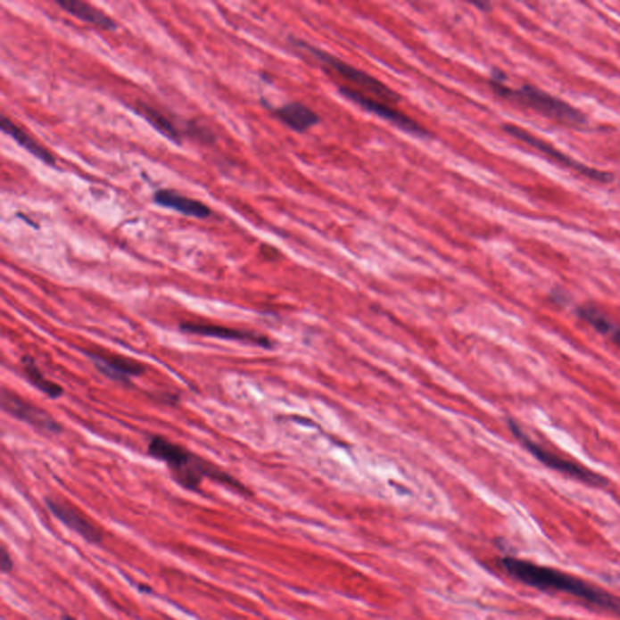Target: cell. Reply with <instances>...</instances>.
Wrapping results in <instances>:
<instances>
[{"instance_id":"cell-1","label":"cell","mask_w":620,"mask_h":620,"mask_svg":"<svg viewBox=\"0 0 620 620\" xmlns=\"http://www.w3.org/2000/svg\"><path fill=\"white\" fill-rule=\"evenodd\" d=\"M500 565L503 569H506L508 575L531 588L544 591L564 592L582 599L592 608L620 616L619 596L603 591L602 588L575 575L511 557L500 558Z\"/></svg>"},{"instance_id":"cell-2","label":"cell","mask_w":620,"mask_h":620,"mask_svg":"<svg viewBox=\"0 0 620 620\" xmlns=\"http://www.w3.org/2000/svg\"><path fill=\"white\" fill-rule=\"evenodd\" d=\"M148 455L152 459L166 464L172 479L182 489L198 491L203 480L210 479L228 487L234 492L247 496L250 491L236 477L215 466V464L196 456L192 451L161 435H155L148 443Z\"/></svg>"},{"instance_id":"cell-3","label":"cell","mask_w":620,"mask_h":620,"mask_svg":"<svg viewBox=\"0 0 620 620\" xmlns=\"http://www.w3.org/2000/svg\"><path fill=\"white\" fill-rule=\"evenodd\" d=\"M289 42L297 50L307 53L311 59L317 61L324 72L335 80L336 86L340 84V86L351 87L366 96L377 98V100L391 103L393 106L401 103V96L395 90L366 70L351 66L340 57L332 55L320 47L311 45L306 40L290 37Z\"/></svg>"},{"instance_id":"cell-4","label":"cell","mask_w":620,"mask_h":620,"mask_svg":"<svg viewBox=\"0 0 620 620\" xmlns=\"http://www.w3.org/2000/svg\"><path fill=\"white\" fill-rule=\"evenodd\" d=\"M507 80V74L503 70H492L489 79L491 90L504 100L530 108L543 117L560 121L569 127H584L588 124V117L582 111L561 98L552 96L532 86H523L518 89H513L508 86Z\"/></svg>"},{"instance_id":"cell-5","label":"cell","mask_w":620,"mask_h":620,"mask_svg":"<svg viewBox=\"0 0 620 620\" xmlns=\"http://www.w3.org/2000/svg\"><path fill=\"white\" fill-rule=\"evenodd\" d=\"M509 428L515 438L518 440V442H520L535 459L540 460V462L544 464L545 467H548L549 469L564 474V475L572 477V479L588 484V486L598 487V489L608 486V480L606 479V477L599 475V474L595 473L594 470L589 469V467L582 466V464L575 463L574 460L566 459L564 457L544 449L540 443L532 440L514 421H509Z\"/></svg>"},{"instance_id":"cell-6","label":"cell","mask_w":620,"mask_h":620,"mask_svg":"<svg viewBox=\"0 0 620 620\" xmlns=\"http://www.w3.org/2000/svg\"><path fill=\"white\" fill-rule=\"evenodd\" d=\"M337 90L342 96L347 98L351 103L357 104V106L361 107L362 110L368 112V113L377 115L382 120H387L388 123L395 125L400 130L408 132L409 135H415L417 137H430V132L423 125L417 123L409 115L398 110L396 106L383 103V101L377 100V98L366 96V95L359 93V91L351 89V87L340 86V84H337Z\"/></svg>"},{"instance_id":"cell-7","label":"cell","mask_w":620,"mask_h":620,"mask_svg":"<svg viewBox=\"0 0 620 620\" xmlns=\"http://www.w3.org/2000/svg\"><path fill=\"white\" fill-rule=\"evenodd\" d=\"M503 130L506 131L507 134H509L510 136L517 138V140L524 142V144L530 145L532 148L537 149L540 153L551 159L552 161L558 162V164L564 166V168L571 169V170L578 172V174L585 176V178H591L592 181L609 182L613 178L612 175H609L608 172L596 170V169L589 168V166L567 157V155L558 151V148H555L554 145L548 144V142L541 140L540 137L534 136V135L517 127V125L506 124L503 127Z\"/></svg>"},{"instance_id":"cell-8","label":"cell","mask_w":620,"mask_h":620,"mask_svg":"<svg viewBox=\"0 0 620 620\" xmlns=\"http://www.w3.org/2000/svg\"><path fill=\"white\" fill-rule=\"evenodd\" d=\"M2 409L3 411L9 413L19 421H22L46 434H60L62 432V426L45 409L38 408L30 401L21 398L9 389L3 388L2 391Z\"/></svg>"},{"instance_id":"cell-9","label":"cell","mask_w":620,"mask_h":620,"mask_svg":"<svg viewBox=\"0 0 620 620\" xmlns=\"http://www.w3.org/2000/svg\"><path fill=\"white\" fill-rule=\"evenodd\" d=\"M47 509L52 511L54 517L60 520L64 526L69 527L74 533L80 535L84 541L90 544H100L103 541V531L90 520L86 514L81 513L78 508L70 501L59 500V498L46 497Z\"/></svg>"},{"instance_id":"cell-10","label":"cell","mask_w":620,"mask_h":620,"mask_svg":"<svg viewBox=\"0 0 620 620\" xmlns=\"http://www.w3.org/2000/svg\"><path fill=\"white\" fill-rule=\"evenodd\" d=\"M84 353L94 362L95 368L101 374L113 379V381L124 383V384H128L132 377H138L145 371V366L142 362L121 357L120 354L107 353V351H98V349H95V351L87 349Z\"/></svg>"},{"instance_id":"cell-11","label":"cell","mask_w":620,"mask_h":620,"mask_svg":"<svg viewBox=\"0 0 620 620\" xmlns=\"http://www.w3.org/2000/svg\"><path fill=\"white\" fill-rule=\"evenodd\" d=\"M179 330L185 334L195 335V336L219 338V340L244 342L257 345V347L270 348L269 338L256 334V332L243 330V328L222 327V325L195 323L186 321L179 325Z\"/></svg>"},{"instance_id":"cell-12","label":"cell","mask_w":620,"mask_h":620,"mask_svg":"<svg viewBox=\"0 0 620 620\" xmlns=\"http://www.w3.org/2000/svg\"><path fill=\"white\" fill-rule=\"evenodd\" d=\"M266 107L269 108L274 117L280 123L286 125L291 130L296 132H306L310 128L320 123V115L317 112L311 110L310 107L301 103H285L280 107H269L267 103Z\"/></svg>"},{"instance_id":"cell-13","label":"cell","mask_w":620,"mask_h":620,"mask_svg":"<svg viewBox=\"0 0 620 620\" xmlns=\"http://www.w3.org/2000/svg\"><path fill=\"white\" fill-rule=\"evenodd\" d=\"M153 200L155 204L162 208L175 210L182 215L194 217V219H205L212 215L211 209L204 203L188 198L172 189H159L154 193Z\"/></svg>"},{"instance_id":"cell-14","label":"cell","mask_w":620,"mask_h":620,"mask_svg":"<svg viewBox=\"0 0 620 620\" xmlns=\"http://www.w3.org/2000/svg\"><path fill=\"white\" fill-rule=\"evenodd\" d=\"M56 4L67 13L72 15L73 18L98 27V29L112 30L117 27V23L114 22L111 16L104 13L103 10L95 8L89 3L80 2V0H57Z\"/></svg>"},{"instance_id":"cell-15","label":"cell","mask_w":620,"mask_h":620,"mask_svg":"<svg viewBox=\"0 0 620 620\" xmlns=\"http://www.w3.org/2000/svg\"><path fill=\"white\" fill-rule=\"evenodd\" d=\"M0 127H2L3 132L9 135L13 141L18 142V144L21 145L22 148H25L27 152H29L33 157L38 158L39 161L45 162L46 165H56V158L54 157L52 152L47 151V149L40 145L35 137L30 136L29 132L23 130L18 124L13 123V121L9 120L8 117H5V115L2 117Z\"/></svg>"},{"instance_id":"cell-16","label":"cell","mask_w":620,"mask_h":620,"mask_svg":"<svg viewBox=\"0 0 620 620\" xmlns=\"http://www.w3.org/2000/svg\"><path fill=\"white\" fill-rule=\"evenodd\" d=\"M21 366L23 375L27 378V381L30 383L36 389L45 394L47 398L50 399H59L63 395V388L60 384L52 381V379L46 378L43 372L40 371L38 365L35 359L29 357V355H25L21 359Z\"/></svg>"},{"instance_id":"cell-17","label":"cell","mask_w":620,"mask_h":620,"mask_svg":"<svg viewBox=\"0 0 620 620\" xmlns=\"http://www.w3.org/2000/svg\"><path fill=\"white\" fill-rule=\"evenodd\" d=\"M136 111L138 114H141L142 117L155 128V130L161 132L162 136L169 138V140L174 142L176 145H182L181 132L178 130L176 125L172 123L166 115L162 114L161 112L144 103H137Z\"/></svg>"},{"instance_id":"cell-18","label":"cell","mask_w":620,"mask_h":620,"mask_svg":"<svg viewBox=\"0 0 620 620\" xmlns=\"http://www.w3.org/2000/svg\"><path fill=\"white\" fill-rule=\"evenodd\" d=\"M187 131L191 136L198 138V140L205 142V144H211V142L215 141V135L208 128L195 124L194 121L188 125Z\"/></svg>"},{"instance_id":"cell-19","label":"cell","mask_w":620,"mask_h":620,"mask_svg":"<svg viewBox=\"0 0 620 620\" xmlns=\"http://www.w3.org/2000/svg\"><path fill=\"white\" fill-rule=\"evenodd\" d=\"M0 569H2L3 574L8 575L12 574L13 569V560L12 555L5 545L3 544L0 548Z\"/></svg>"},{"instance_id":"cell-20","label":"cell","mask_w":620,"mask_h":620,"mask_svg":"<svg viewBox=\"0 0 620 620\" xmlns=\"http://www.w3.org/2000/svg\"><path fill=\"white\" fill-rule=\"evenodd\" d=\"M605 336H608L611 338L613 343L616 345H618L620 348V327L618 325H616L611 321V324L608 325V330L605 331Z\"/></svg>"},{"instance_id":"cell-21","label":"cell","mask_w":620,"mask_h":620,"mask_svg":"<svg viewBox=\"0 0 620 620\" xmlns=\"http://www.w3.org/2000/svg\"><path fill=\"white\" fill-rule=\"evenodd\" d=\"M475 5H476L477 8H479L480 10H483V12H489V10L491 9V5H490V4H475Z\"/></svg>"},{"instance_id":"cell-22","label":"cell","mask_w":620,"mask_h":620,"mask_svg":"<svg viewBox=\"0 0 620 620\" xmlns=\"http://www.w3.org/2000/svg\"><path fill=\"white\" fill-rule=\"evenodd\" d=\"M62 620H77V618H74V616H70V615H64L62 616Z\"/></svg>"}]
</instances>
